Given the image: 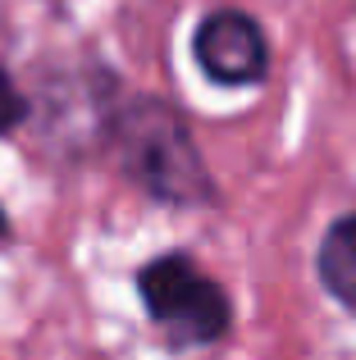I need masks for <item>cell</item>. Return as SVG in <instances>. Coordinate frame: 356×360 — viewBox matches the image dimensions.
<instances>
[{
    "instance_id": "cell-1",
    "label": "cell",
    "mask_w": 356,
    "mask_h": 360,
    "mask_svg": "<svg viewBox=\"0 0 356 360\" xmlns=\"http://www.w3.org/2000/svg\"><path fill=\"white\" fill-rule=\"evenodd\" d=\"M110 132H115L128 178L137 187H146L155 201H170V205L210 201V174H205L201 155L192 146V132L165 101L137 96L128 105H119Z\"/></svg>"
},
{
    "instance_id": "cell-2",
    "label": "cell",
    "mask_w": 356,
    "mask_h": 360,
    "mask_svg": "<svg viewBox=\"0 0 356 360\" xmlns=\"http://www.w3.org/2000/svg\"><path fill=\"white\" fill-rule=\"evenodd\" d=\"M137 292H142L151 319L183 347H205L220 342L233 324V306L187 255H160L137 274Z\"/></svg>"
},
{
    "instance_id": "cell-3",
    "label": "cell",
    "mask_w": 356,
    "mask_h": 360,
    "mask_svg": "<svg viewBox=\"0 0 356 360\" xmlns=\"http://www.w3.org/2000/svg\"><path fill=\"white\" fill-rule=\"evenodd\" d=\"M192 51H196V64H201L205 78L224 82V87H251L269 69V46L260 37L256 18L238 14V9L205 14L201 27H196Z\"/></svg>"
},
{
    "instance_id": "cell-4",
    "label": "cell",
    "mask_w": 356,
    "mask_h": 360,
    "mask_svg": "<svg viewBox=\"0 0 356 360\" xmlns=\"http://www.w3.org/2000/svg\"><path fill=\"white\" fill-rule=\"evenodd\" d=\"M320 283L329 288L333 301L356 315V214L338 219L320 242Z\"/></svg>"
},
{
    "instance_id": "cell-5",
    "label": "cell",
    "mask_w": 356,
    "mask_h": 360,
    "mask_svg": "<svg viewBox=\"0 0 356 360\" xmlns=\"http://www.w3.org/2000/svg\"><path fill=\"white\" fill-rule=\"evenodd\" d=\"M23 119H27V101H23V91H18V87H14V78L0 69V137H5V132H14Z\"/></svg>"
},
{
    "instance_id": "cell-6",
    "label": "cell",
    "mask_w": 356,
    "mask_h": 360,
    "mask_svg": "<svg viewBox=\"0 0 356 360\" xmlns=\"http://www.w3.org/2000/svg\"><path fill=\"white\" fill-rule=\"evenodd\" d=\"M9 238V219H5V210H0V242Z\"/></svg>"
}]
</instances>
